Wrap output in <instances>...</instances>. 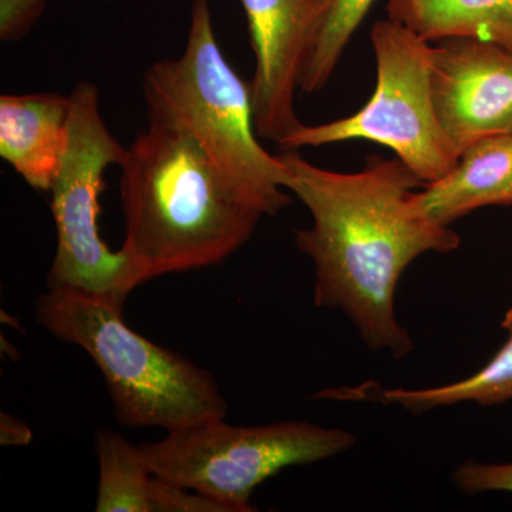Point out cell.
<instances>
[{
    "label": "cell",
    "mask_w": 512,
    "mask_h": 512,
    "mask_svg": "<svg viewBox=\"0 0 512 512\" xmlns=\"http://www.w3.org/2000/svg\"><path fill=\"white\" fill-rule=\"evenodd\" d=\"M282 150L285 188L312 215L296 245L315 264V305L345 313L370 349L409 355L413 340L394 309L400 276L427 252L456 251L460 237L414 210V188L424 184L399 158L372 156L362 171L345 174Z\"/></svg>",
    "instance_id": "6da1fadb"
},
{
    "label": "cell",
    "mask_w": 512,
    "mask_h": 512,
    "mask_svg": "<svg viewBox=\"0 0 512 512\" xmlns=\"http://www.w3.org/2000/svg\"><path fill=\"white\" fill-rule=\"evenodd\" d=\"M121 251L140 284L207 268L247 244L264 215L248 207L184 131L148 121L120 165Z\"/></svg>",
    "instance_id": "7a4b0ae2"
},
{
    "label": "cell",
    "mask_w": 512,
    "mask_h": 512,
    "mask_svg": "<svg viewBox=\"0 0 512 512\" xmlns=\"http://www.w3.org/2000/svg\"><path fill=\"white\" fill-rule=\"evenodd\" d=\"M148 121L184 131L248 207L274 215L289 205L288 171L261 146L254 124L251 83L222 53L212 25L211 0H194L183 55L151 64L144 74Z\"/></svg>",
    "instance_id": "3957f363"
},
{
    "label": "cell",
    "mask_w": 512,
    "mask_h": 512,
    "mask_svg": "<svg viewBox=\"0 0 512 512\" xmlns=\"http://www.w3.org/2000/svg\"><path fill=\"white\" fill-rule=\"evenodd\" d=\"M124 302L103 293L49 289L36 316L57 339L89 353L123 426L174 431L225 417L227 402L211 373L128 328Z\"/></svg>",
    "instance_id": "277c9868"
},
{
    "label": "cell",
    "mask_w": 512,
    "mask_h": 512,
    "mask_svg": "<svg viewBox=\"0 0 512 512\" xmlns=\"http://www.w3.org/2000/svg\"><path fill=\"white\" fill-rule=\"evenodd\" d=\"M355 437L306 421L268 426H232L221 419L167 431L140 446L154 476L227 505L231 512L254 511L258 485L286 467L318 463L345 453Z\"/></svg>",
    "instance_id": "5b68a950"
},
{
    "label": "cell",
    "mask_w": 512,
    "mask_h": 512,
    "mask_svg": "<svg viewBox=\"0 0 512 512\" xmlns=\"http://www.w3.org/2000/svg\"><path fill=\"white\" fill-rule=\"evenodd\" d=\"M377 82L372 99L352 116L320 124H301L282 148L318 147L342 141L382 144L424 185L440 180L458 156L440 126L431 90L429 40L403 23L377 20L370 32Z\"/></svg>",
    "instance_id": "8992f818"
},
{
    "label": "cell",
    "mask_w": 512,
    "mask_h": 512,
    "mask_svg": "<svg viewBox=\"0 0 512 512\" xmlns=\"http://www.w3.org/2000/svg\"><path fill=\"white\" fill-rule=\"evenodd\" d=\"M70 138L52 185V212L57 249L49 289L103 293L127 299L140 284L136 269L123 251H111L100 235V195L104 171L121 165L127 148L110 133L93 83L74 87Z\"/></svg>",
    "instance_id": "52a82bcc"
},
{
    "label": "cell",
    "mask_w": 512,
    "mask_h": 512,
    "mask_svg": "<svg viewBox=\"0 0 512 512\" xmlns=\"http://www.w3.org/2000/svg\"><path fill=\"white\" fill-rule=\"evenodd\" d=\"M255 55L251 82L258 137L281 144L299 126L296 90L332 0H241Z\"/></svg>",
    "instance_id": "ba28073f"
},
{
    "label": "cell",
    "mask_w": 512,
    "mask_h": 512,
    "mask_svg": "<svg viewBox=\"0 0 512 512\" xmlns=\"http://www.w3.org/2000/svg\"><path fill=\"white\" fill-rule=\"evenodd\" d=\"M431 90L440 126L457 156L485 137L512 131V50L446 37L431 49Z\"/></svg>",
    "instance_id": "9c48e42d"
},
{
    "label": "cell",
    "mask_w": 512,
    "mask_h": 512,
    "mask_svg": "<svg viewBox=\"0 0 512 512\" xmlns=\"http://www.w3.org/2000/svg\"><path fill=\"white\" fill-rule=\"evenodd\" d=\"M70 96L59 93L0 97V157L39 191H50L69 146Z\"/></svg>",
    "instance_id": "30bf717a"
},
{
    "label": "cell",
    "mask_w": 512,
    "mask_h": 512,
    "mask_svg": "<svg viewBox=\"0 0 512 512\" xmlns=\"http://www.w3.org/2000/svg\"><path fill=\"white\" fill-rule=\"evenodd\" d=\"M412 205L443 227L480 208L512 205V131L468 146L450 173L414 192Z\"/></svg>",
    "instance_id": "8fae6325"
},
{
    "label": "cell",
    "mask_w": 512,
    "mask_h": 512,
    "mask_svg": "<svg viewBox=\"0 0 512 512\" xmlns=\"http://www.w3.org/2000/svg\"><path fill=\"white\" fill-rule=\"evenodd\" d=\"M501 326L507 332L504 345L483 369L461 382L420 390L383 389L375 382H367L355 387L323 390L316 394V399L380 403L387 406L396 404L414 413L466 402L480 406L503 404L512 399V308L505 313Z\"/></svg>",
    "instance_id": "7c38bea8"
},
{
    "label": "cell",
    "mask_w": 512,
    "mask_h": 512,
    "mask_svg": "<svg viewBox=\"0 0 512 512\" xmlns=\"http://www.w3.org/2000/svg\"><path fill=\"white\" fill-rule=\"evenodd\" d=\"M386 9L429 42L466 36L512 50V0H387Z\"/></svg>",
    "instance_id": "4fadbf2b"
},
{
    "label": "cell",
    "mask_w": 512,
    "mask_h": 512,
    "mask_svg": "<svg viewBox=\"0 0 512 512\" xmlns=\"http://www.w3.org/2000/svg\"><path fill=\"white\" fill-rule=\"evenodd\" d=\"M97 512H154L157 476L134 446L116 431H97Z\"/></svg>",
    "instance_id": "5bb4252c"
},
{
    "label": "cell",
    "mask_w": 512,
    "mask_h": 512,
    "mask_svg": "<svg viewBox=\"0 0 512 512\" xmlns=\"http://www.w3.org/2000/svg\"><path fill=\"white\" fill-rule=\"evenodd\" d=\"M375 0H332L328 16L303 70L301 90L318 93L328 84L346 46Z\"/></svg>",
    "instance_id": "9a60e30c"
},
{
    "label": "cell",
    "mask_w": 512,
    "mask_h": 512,
    "mask_svg": "<svg viewBox=\"0 0 512 512\" xmlns=\"http://www.w3.org/2000/svg\"><path fill=\"white\" fill-rule=\"evenodd\" d=\"M454 483L467 495L504 491L512 493V463H464L454 471Z\"/></svg>",
    "instance_id": "2e32d148"
},
{
    "label": "cell",
    "mask_w": 512,
    "mask_h": 512,
    "mask_svg": "<svg viewBox=\"0 0 512 512\" xmlns=\"http://www.w3.org/2000/svg\"><path fill=\"white\" fill-rule=\"evenodd\" d=\"M47 0H0V39L16 42L30 32L46 9Z\"/></svg>",
    "instance_id": "e0dca14e"
},
{
    "label": "cell",
    "mask_w": 512,
    "mask_h": 512,
    "mask_svg": "<svg viewBox=\"0 0 512 512\" xmlns=\"http://www.w3.org/2000/svg\"><path fill=\"white\" fill-rule=\"evenodd\" d=\"M0 441L3 446H28L32 441V430L10 414L2 413L0 419Z\"/></svg>",
    "instance_id": "ac0fdd59"
},
{
    "label": "cell",
    "mask_w": 512,
    "mask_h": 512,
    "mask_svg": "<svg viewBox=\"0 0 512 512\" xmlns=\"http://www.w3.org/2000/svg\"><path fill=\"white\" fill-rule=\"evenodd\" d=\"M101 2H109V0H101Z\"/></svg>",
    "instance_id": "d6986e66"
}]
</instances>
